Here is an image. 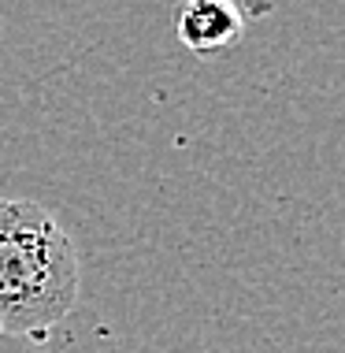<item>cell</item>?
Here are the masks:
<instances>
[{"label": "cell", "instance_id": "cell-1", "mask_svg": "<svg viewBox=\"0 0 345 353\" xmlns=\"http://www.w3.org/2000/svg\"><path fill=\"white\" fill-rule=\"evenodd\" d=\"M82 294V256L34 197H0V339L49 342Z\"/></svg>", "mask_w": 345, "mask_h": 353}, {"label": "cell", "instance_id": "cell-2", "mask_svg": "<svg viewBox=\"0 0 345 353\" xmlns=\"http://www.w3.org/2000/svg\"><path fill=\"white\" fill-rule=\"evenodd\" d=\"M175 30L186 52L212 60V56H223L242 41L245 12L234 0H182Z\"/></svg>", "mask_w": 345, "mask_h": 353}]
</instances>
